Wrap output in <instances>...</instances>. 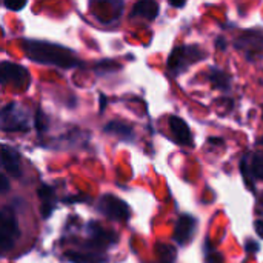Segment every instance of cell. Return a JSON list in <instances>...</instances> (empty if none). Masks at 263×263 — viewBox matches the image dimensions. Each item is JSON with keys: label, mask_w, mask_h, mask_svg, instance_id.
Returning a JSON list of instances; mask_svg holds the SVG:
<instances>
[{"label": "cell", "mask_w": 263, "mask_h": 263, "mask_svg": "<svg viewBox=\"0 0 263 263\" xmlns=\"http://www.w3.org/2000/svg\"><path fill=\"white\" fill-rule=\"evenodd\" d=\"M22 46L25 55L37 63L54 65L59 68H74L80 65V60L69 48L52 42L25 39L22 42Z\"/></svg>", "instance_id": "cell-1"}, {"label": "cell", "mask_w": 263, "mask_h": 263, "mask_svg": "<svg viewBox=\"0 0 263 263\" xmlns=\"http://www.w3.org/2000/svg\"><path fill=\"white\" fill-rule=\"evenodd\" d=\"M0 126H2V131H6V133L28 131L31 128V119H29L28 109L15 102L5 105L0 112Z\"/></svg>", "instance_id": "cell-2"}, {"label": "cell", "mask_w": 263, "mask_h": 263, "mask_svg": "<svg viewBox=\"0 0 263 263\" xmlns=\"http://www.w3.org/2000/svg\"><path fill=\"white\" fill-rule=\"evenodd\" d=\"M206 54L202 51L200 46L196 45H183L177 46L173 49V52L168 57V69L174 74L179 76L183 71H186L191 65H194L199 60H203Z\"/></svg>", "instance_id": "cell-3"}, {"label": "cell", "mask_w": 263, "mask_h": 263, "mask_svg": "<svg viewBox=\"0 0 263 263\" xmlns=\"http://www.w3.org/2000/svg\"><path fill=\"white\" fill-rule=\"evenodd\" d=\"M20 237V230L17 223L15 213L11 206H3L0 211V248L6 254L15 245Z\"/></svg>", "instance_id": "cell-4"}, {"label": "cell", "mask_w": 263, "mask_h": 263, "mask_svg": "<svg viewBox=\"0 0 263 263\" xmlns=\"http://www.w3.org/2000/svg\"><path fill=\"white\" fill-rule=\"evenodd\" d=\"M97 208L102 214H105L108 219H112V220L126 222L131 217V210L128 203L112 194H105L103 197H100Z\"/></svg>", "instance_id": "cell-5"}, {"label": "cell", "mask_w": 263, "mask_h": 263, "mask_svg": "<svg viewBox=\"0 0 263 263\" xmlns=\"http://www.w3.org/2000/svg\"><path fill=\"white\" fill-rule=\"evenodd\" d=\"M0 74H2V85H12L17 89H26L29 85V74L26 68L22 65L12 63V62H2L0 66Z\"/></svg>", "instance_id": "cell-6"}, {"label": "cell", "mask_w": 263, "mask_h": 263, "mask_svg": "<svg viewBox=\"0 0 263 263\" xmlns=\"http://www.w3.org/2000/svg\"><path fill=\"white\" fill-rule=\"evenodd\" d=\"M240 170L247 185L251 188L254 180H263V149L245 156L240 163Z\"/></svg>", "instance_id": "cell-7"}, {"label": "cell", "mask_w": 263, "mask_h": 263, "mask_svg": "<svg viewBox=\"0 0 263 263\" xmlns=\"http://www.w3.org/2000/svg\"><path fill=\"white\" fill-rule=\"evenodd\" d=\"M196 230H197V220L191 214H183L176 222L173 239L179 245H186L193 240Z\"/></svg>", "instance_id": "cell-8"}, {"label": "cell", "mask_w": 263, "mask_h": 263, "mask_svg": "<svg viewBox=\"0 0 263 263\" xmlns=\"http://www.w3.org/2000/svg\"><path fill=\"white\" fill-rule=\"evenodd\" d=\"M236 48L237 49H245L247 57L251 59V52H259L263 49V32L257 29H250L242 32L237 40H236Z\"/></svg>", "instance_id": "cell-9"}, {"label": "cell", "mask_w": 263, "mask_h": 263, "mask_svg": "<svg viewBox=\"0 0 263 263\" xmlns=\"http://www.w3.org/2000/svg\"><path fill=\"white\" fill-rule=\"evenodd\" d=\"M168 122H170V129H171L173 139L182 146H193V143H194L193 133H191L188 123L179 116H171Z\"/></svg>", "instance_id": "cell-10"}, {"label": "cell", "mask_w": 263, "mask_h": 263, "mask_svg": "<svg viewBox=\"0 0 263 263\" xmlns=\"http://www.w3.org/2000/svg\"><path fill=\"white\" fill-rule=\"evenodd\" d=\"M2 165L5 168V171L9 173L12 177H20V174H22L20 156L14 148H11L8 145H2Z\"/></svg>", "instance_id": "cell-11"}, {"label": "cell", "mask_w": 263, "mask_h": 263, "mask_svg": "<svg viewBox=\"0 0 263 263\" xmlns=\"http://www.w3.org/2000/svg\"><path fill=\"white\" fill-rule=\"evenodd\" d=\"M37 194L40 197V210H42V217L43 219H48L54 208H55V193L51 186L48 185H42L39 190H37Z\"/></svg>", "instance_id": "cell-12"}, {"label": "cell", "mask_w": 263, "mask_h": 263, "mask_svg": "<svg viewBox=\"0 0 263 263\" xmlns=\"http://www.w3.org/2000/svg\"><path fill=\"white\" fill-rule=\"evenodd\" d=\"M105 133H109L116 137H119L123 142H134V129L131 125L125 123V122H108L103 128Z\"/></svg>", "instance_id": "cell-13"}, {"label": "cell", "mask_w": 263, "mask_h": 263, "mask_svg": "<svg viewBox=\"0 0 263 263\" xmlns=\"http://www.w3.org/2000/svg\"><path fill=\"white\" fill-rule=\"evenodd\" d=\"M159 14V3L153 0H142L137 2L133 8L131 17H142L146 20H154Z\"/></svg>", "instance_id": "cell-14"}, {"label": "cell", "mask_w": 263, "mask_h": 263, "mask_svg": "<svg viewBox=\"0 0 263 263\" xmlns=\"http://www.w3.org/2000/svg\"><path fill=\"white\" fill-rule=\"evenodd\" d=\"M208 79L213 83L214 88L222 89V91H230L231 89V76L225 72L223 69L217 66H211L208 72Z\"/></svg>", "instance_id": "cell-15"}, {"label": "cell", "mask_w": 263, "mask_h": 263, "mask_svg": "<svg viewBox=\"0 0 263 263\" xmlns=\"http://www.w3.org/2000/svg\"><path fill=\"white\" fill-rule=\"evenodd\" d=\"M157 253L160 254V259L162 260H166V262H174V257H176V250L168 247V245H159L157 247Z\"/></svg>", "instance_id": "cell-16"}, {"label": "cell", "mask_w": 263, "mask_h": 263, "mask_svg": "<svg viewBox=\"0 0 263 263\" xmlns=\"http://www.w3.org/2000/svg\"><path fill=\"white\" fill-rule=\"evenodd\" d=\"M35 129L39 134H43L48 129V117L40 109L35 112Z\"/></svg>", "instance_id": "cell-17"}, {"label": "cell", "mask_w": 263, "mask_h": 263, "mask_svg": "<svg viewBox=\"0 0 263 263\" xmlns=\"http://www.w3.org/2000/svg\"><path fill=\"white\" fill-rule=\"evenodd\" d=\"M205 263H225V259H223V256H222V254H219V253L213 251V253L206 254Z\"/></svg>", "instance_id": "cell-18"}, {"label": "cell", "mask_w": 263, "mask_h": 263, "mask_svg": "<svg viewBox=\"0 0 263 263\" xmlns=\"http://www.w3.org/2000/svg\"><path fill=\"white\" fill-rule=\"evenodd\" d=\"M8 191H9V180H8V177L5 174H2L0 176V193L5 194Z\"/></svg>", "instance_id": "cell-19"}, {"label": "cell", "mask_w": 263, "mask_h": 263, "mask_svg": "<svg viewBox=\"0 0 263 263\" xmlns=\"http://www.w3.org/2000/svg\"><path fill=\"white\" fill-rule=\"evenodd\" d=\"M245 248H247V251H248V253H251V254H253V253H257V251H259V243H257V242H254L253 239H248V240H247V247H245Z\"/></svg>", "instance_id": "cell-20"}, {"label": "cell", "mask_w": 263, "mask_h": 263, "mask_svg": "<svg viewBox=\"0 0 263 263\" xmlns=\"http://www.w3.org/2000/svg\"><path fill=\"white\" fill-rule=\"evenodd\" d=\"M254 230H256V233L259 234V237L263 239V220H256V222H254Z\"/></svg>", "instance_id": "cell-21"}, {"label": "cell", "mask_w": 263, "mask_h": 263, "mask_svg": "<svg viewBox=\"0 0 263 263\" xmlns=\"http://www.w3.org/2000/svg\"><path fill=\"white\" fill-rule=\"evenodd\" d=\"M3 5H5V8L12 9V11H20L22 8H25V6H26V3H23V2H22L20 5H9V3H6V2H5Z\"/></svg>", "instance_id": "cell-22"}, {"label": "cell", "mask_w": 263, "mask_h": 263, "mask_svg": "<svg viewBox=\"0 0 263 263\" xmlns=\"http://www.w3.org/2000/svg\"><path fill=\"white\" fill-rule=\"evenodd\" d=\"M216 45H217L219 49H225V48H227V42H225L223 37H219V39L216 40Z\"/></svg>", "instance_id": "cell-23"}, {"label": "cell", "mask_w": 263, "mask_h": 263, "mask_svg": "<svg viewBox=\"0 0 263 263\" xmlns=\"http://www.w3.org/2000/svg\"><path fill=\"white\" fill-rule=\"evenodd\" d=\"M170 5L174 6V8H183L185 6V2H174V0H171Z\"/></svg>", "instance_id": "cell-24"}, {"label": "cell", "mask_w": 263, "mask_h": 263, "mask_svg": "<svg viewBox=\"0 0 263 263\" xmlns=\"http://www.w3.org/2000/svg\"><path fill=\"white\" fill-rule=\"evenodd\" d=\"M105 105H106L105 96H103V94H100V111H103V109H105Z\"/></svg>", "instance_id": "cell-25"}, {"label": "cell", "mask_w": 263, "mask_h": 263, "mask_svg": "<svg viewBox=\"0 0 263 263\" xmlns=\"http://www.w3.org/2000/svg\"><path fill=\"white\" fill-rule=\"evenodd\" d=\"M210 143H223L222 139H210Z\"/></svg>", "instance_id": "cell-26"}, {"label": "cell", "mask_w": 263, "mask_h": 263, "mask_svg": "<svg viewBox=\"0 0 263 263\" xmlns=\"http://www.w3.org/2000/svg\"><path fill=\"white\" fill-rule=\"evenodd\" d=\"M157 263H174V262H166V260H159Z\"/></svg>", "instance_id": "cell-27"}, {"label": "cell", "mask_w": 263, "mask_h": 263, "mask_svg": "<svg viewBox=\"0 0 263 263\" xmlns=\"http://www.w3.org/2000/svg\"><path fill=\"white\" fill-rule=\"evenodd\" d=\"M262 109H263V106H262Z\"/></svg>", "instance_id": "cell-28"}]
</instances>
